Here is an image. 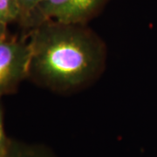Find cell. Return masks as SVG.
<instances>
[{"label": "cell", "mask_w": 157, "mask_h": 157, "mask_svg": "<svg viewBox=\"0 0 157 157\" xmlns=\"http://www.w3.org/2000/svg\"><path fill=\"white\" fill-rule=\"evenodd\" d=\"M28 44L29 75L55 92L84 87L99 78L106 67V45L83 24L42 22Z\"/></svg>", "instance_id": "1"}, {"label": "cell", "mask_w": 157, "mask_h": 157, "mask_svg": "<svg viewBox=\"0 0 157 157\" xmlns=\"http://www.w3.org/2000/svg\"><path fill=\"white\" fill-rule=\"evenodd\" d=\"M29 44L17 40H0V97L14 89L29 75Z\"/></svg>", "instance_id": "2"}, {"label": "cell", "mask_w": 157, "mask_h": 157, "mask_svg": "<svg viewBox=\"0 0 157 157\" xmlns=\"http://www.w3.org/2000/svg\"><path fill=\"white\" fill-rule=\"evenodd\" d=\"M108 0H44L38 11L39 24L48 20L83 24L99 13Z\"/></svg>", "instance_id": "3"}, {"label": "cell", "mask_w": 157, "mask_h": 157, "mask_svg": "<svg viewBox=\"0 0 157 157\" xmlns=\"http://www.w3.org/2000/svg\"><path fill=\"white\" fill-rule=\"evenodd\" d=\"M6 157H57L47 147L39 145H24L11 142Z\"/></svg>", "instance_id": "4"}, {"label": "cell", "mask_w": 157, "mask_h": 157, "mask_svg": "<svg viewBox=\"0 0 157 157\" xmlns=\"http://www.w3.org/2000/svg\"><path fill=\"white\" fill-rule=\"evenodd\" d=\"M19 17L17 0H0V22L7 25Z\"/></svg>", "instance_id": "5"}, {"label": "cell", "mask_w": 157, "mask_h": 157, "mask_svg": "<svg viewBox=\"0 0 157 157\" xmlns=\"http://www.w3.org/2000/svg\"><path fill=\"white\" fill-rule=\"evenodd\" d=\"M44 0H17L19 8V18L29 19L38 13L39 7Z\"/></svg>", "instance_id": "6"}, {"label": "cell", "mask_w": 157, "mask_h": 157, "mask_svg": "<svg viewBox=\"0 0 157 157\" xmlns=\"http://www.w3.org/2000/svg\"><path fill=\"white\" fill-rule=\"evenodd\" d=\"M11 146V141L7 139L4 130L3 116L0 108V157H6Z\"/></svg>", "instance_id": "7"}, {"label": "cell", "mask_w": 157, "mask_h": 157, "mask_svg": "<svg viewBox=\"0 0 157 157\" xmlns=\"http://www.w3.org/2000/svg\"><path fill=\"white\" fill-rule=\"evenodd\" d=\"M6 25L0 22V40L6 39L5 38V36H6Z\"/></svg>", "instance_id": "8"}]
</instances>
